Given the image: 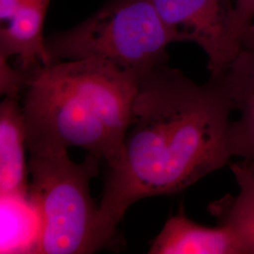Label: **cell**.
<instances>
[{"label":"cell","instance_id":"cell-1","mask_svg":"<svg viewBox=\"0 0 254 254\" xmlns=\"http://www.w3.org/2000/svg\"><path fill=\"white\" fill-rule=\"evenodd\" d=\"M233 113L216 77L198 84L167 64L139 75L123 159L98 205L104 248L136 201L180 192L232 162Z\"/></svg>","mask_w":254,"mask_h":254},{"label":"cell","instance_id":"cell-2","mask_svg":"<svg viewBox=\"0 0 254 254\" xmlns=\"http://www.w3.org/2000/svg\"><path fill=\"white\" fill-rule=\"evenodd\" d=\"M26 71L21 95L29 154L86 150L115 168L141 73L96 59L40 64Z\"/></svg>","mask_w":254,"mask_h":254},{"label":"cell","instance_id":"cell-3","mask_svg":"<svg viewBox=\"0 0 254 254\" xmlns=\"http://www.w3.org/2000/svg\"><path fill=\"white\" fill-rule=\"evenodd\" d=\"M29 155V200L39 218L31 254H92L104 249L98 229L99 207L90 191L99 158L89 154L76 163L68 152Z\"/></svg>","mask_w":254,"mask_h":254},{"label":"cell","instance_id":"cell-4","mask_svg":"<svg viewBox=\"0 0 254 254\" xmlns=\"http://www.w3.org/2000/svg\"><path fill=\"white\" fill-rule=\"evenodd\" d=\"M175 42L153 0H108L75 27L46 37L52 63L96 59L137 73L167 64Z\"/></svg>","mask_w":254,"mask_h":254},{"label":"cell","instance_id":"cell-5","mask_svg":"<svg viewBox=\"0 0 254 254\" xmlns=\"http://www.w3.org/2000/svg\"><path fill=\"white\" fill-rule=\"evenodd\" d=\"M177 42H191L207 57L211 76L224 73L241 51L233 23L236 0H153Z\"/></svg>","mask_w":254,"mask_h":254},{"label":"cell","instance_id":"cell-6","mask_svg":"<svg viewBox=\"0 0 254 254\" xmlns=\"http://www.w3.org/2000/svg\"><path fill=\"white\" fill-rule=\"evenodd\" d=\"M151 254H245L236 234L227 226H203L183 210L169 218L149 249Z\"/></svg>","mask_w":254,"mask_h":254},{"label":"cell","instance_id":"cell-7","mask_svg":"<svg viewBox=\"0 0 254 254\" xmlns=\"http://www.w3.org/2000/svg\"><path fill=\"white\" fill-rule=\"evenodd\" d=\"M214 77L237 113L231 126L233 156L254 159V50L241 49L227 70Z\"/></svg>","mask_w":254,"mask_h":254},{"label":"cell","instance_id":"cell-8","mask_svg":"<svg viewBox=\"0 0 254 254\" xmlns=\"http://www.w3.org/2000/svg\"><path fill=\"white\" fill-rule=\"evenodd\" d=\"M27 136L21 101L4 96L0 105L1 198L29 199Z\"/></svg>","mask_w":254,"mask_h":254},{"label":"cell","instance_id":"cell-9","mask_svg":"<svg viewBox=\"0 0 254 254\" xmlns=\"http://www.w3.org/2000/svg\"><path fill=\"white\" fill-rule=\"evenodd\" d=\"M47 2H28L19 6L0 29V57H16L18 67L28 70L52 64L43 35Z\"/></svg>","mask_w":254,"mask_h":254},{"label":"cell","instance_id":"cell-10","mask_svg":"<svg viewBox=\"0 0 254 254\" xmlns=\"http://www.w3.org/2000/svg\"><path fill=\"white\" fill-rule=\"evenodd\" d=\"M229 167L238 192L215 200L209 205V211L218 224L227 226L236 234L245 254H254V159L239 158Z\"/></svg>","mask_w":254,"mask_h":254},{"label":"cell","instance_id":"cell-11","mask_svg":"<svg viewBox=\"0 0 254 254\" xmlns=\"http://www.w3.org/2000/svg\"><path fill=\"white\" fill-rule=\"evenodd\" d=\"M26 83V71L9 64V59L0 57V91L4 96L21 98Z\"/></svg>","mask_w":254,"mask_h":254},{"label":"cell","instance_id":"cell-12","mask_svg":"<svg viewBox=\"0 0 254 254\" xmlns=\"http://www.w3.org/2000/svg\"><path fill=\"white\" fill-rule=\"evenodd\" d=\"M254 19V0H236L233 30L236 41L242 46L247 28Z\"/></svg>","mask_w":254,"mask_h":254},{"label":"cell","instance_id":"cell-13","mask_svg":"<svg viewBox=\"0 0 254 254\" xmlns=\"http://www.w3.org/2000/svg\"><path fill=\"white\" fill-rule=\"evenodd\" d=\"M28 2H47L50 0H0V19L1 24L7 22L19 6Z\"/></svg>","mask_w":254,"mask_h":254},{"label":"cell","instance_id":"cell-14","mask_svg":"<svg viewBox=\"0 0 254 254\" xmlns=\"http://www.w3.org/2000/svg\"><path fill=\"white\" fill-rule=\"evenodd\" d=\"M242 49L254 50V19L244 33L242 39Z\"/></svg>","mask_w":254,"mask_h":254}]
</instances>
